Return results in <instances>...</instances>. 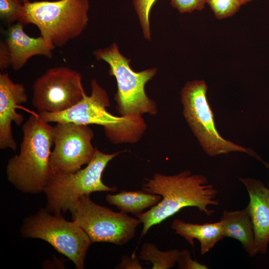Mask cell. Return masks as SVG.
<instances>
[{"label":"cell","instance_id":"6da1fadb","mask_svg":"<svg viewBox=\"0 0 269 269\" xmlns=\"http://www.w3.org/2000/svg\"><path fill=\"white\" fill-rule=\"evenodd\" d=\"M143 191L159 195L161 201L155 206L137 216L143 224L141 237L153 226L187 207L197 208L200 212L210 216L214 211L210 206L219 205L218 191L209 183L206 176L193 174L185 170L175 175L156 173L150 178H145Z\"/></svg>","mask_w":269,"mask_h":269},{"label":"cell","instance_id":"7a4b0ae2","mask_svg":"<svg viewBox=\"0 0 269 269\" xmlns=\"http://www.w3.org/2000/svg\"><path fill=\"white\" fill-rule=\"evenodd\" d=\"M22 131L20 152L9 159L6 176L18 190L39 193L43 192L53 174L50 165L54 144L53 127L39 114L32 115L22 125Z\"/></svg>","mask_w":269,"mask_h":269},{"label":"cell","instance_id":"3957f363","mask_svg":"<svg viewBox=\"0 0 269 269\" xmlns=\"http://www.w3.org/2000/svg\"><path fill=\"white\" fill-rule=\"evenodd\" d=\"M91 94L70 108L59 113L39 114L47 123H73L80 125L95 124L104 127L105 134L113 143L136 142L146 130L141 116H115L108 112L110 106L107 91L98 82L91 83Z\"/></svg>","mask_w":269,"mask_h":269},{"label":"cell","instance_id":"277c9868","mask_svg":"<svg viewBox=\"0 0 269 269\" xmlns=\"http://www.w3.org/2000/svg\"><path fill=\"white\" fill-rule=\"evenodd\" d=\"M89 0L29 1L23 4L18 21L33 24L40 35L56 47L80 35L89 21Z\"/></svg>","mask_w":269,"mask_h":269},{"label":"cell","instance_id":"5b68a950","mask_svg":"<svg viewBox=\"0 0 269 269\" xmlns=\"http://www.w3.org/2000/svg\"><path fill=\"white\" fill-rule=\"evenodd\" d=\"M120 152L105 153L97 148L86 167L73 173H55L43 192L46 194V209L54 214L72 213L79 198L95 192H115L116 186L110 187L102 181L103 172L108 163Z\"/></svg>","mask_w":269,"mask_h":269},{"label":"cell","instance_id":"8992f818","mask_svg":"<svg viewBox=\"0 0 269 269\" xmlns=\"http://www.w3.org/2000/svg\"><path fill=\"white\" fill-rule=\"evenodd\" d=\"M98 60H103L109 65V74L117 81L118 90L115 99L116 109L121 116H142L147 113L150 115L157 112L154 101L146 95L144 87L157 73L155 68L140 72L131 68L130 59L123 55L116 42L104 48L93 51Z\"/></svg>","mask_w":269,"mask_h":269},{"label":"cell","instance_id":"52a82bcc","mask_svg":"<svg viewBox=\"0 0 269 269\" xmlns=\"http://www.w3.org/2000/svg\"><path fill=\"white\" fill-rule=\"evenodd\" d=\"M207 88L204 80H195L186 82L181 90L183 116L203 150L210 156L245 152L262 161L251 149L226 140L218 133L207 99Z\"/></svg>","mask_w":269,"mask_h":269},{"label":"cell","instance_id":"ba28073f","mask_svg":"<svg viewBox=\"0 0 269 269\" xmlns=\"http://www.w3.org/2000/svg\"><path fill=\"white\" fill-rule=\"evenodd\" d=\"M20 232L25 238L47 242L70 260L76 269L84 268L87 253L92 242L74 221H67L61 215H52L42 208L24 219Z\"/></svg>","mask_w":269,"mask_h":269},{"label":"cell","instance_id":"9c48e42d","mask_svg":"<svg viewBox=\"0 0 269 269\" xmlns=\"http://www.w3.org/2000/svg\"><path fill=\"white\" fill-rule=\"evenodd\" d=\"M71 214L73 221L85 231L92 243L107 242L123 246L135 236L136 228L141 223L138 218L96 204L90 195L81 197Z\"/></svg>","mask_w":269,"mask_h":269},{"label":"cell","instance_id":"30bf717a","mask_svg":"<svg viewBox=\"0 0 269 269\" xmlns=\"http://www.w3.org/2000/svg\"><path fill=\"white\" fill-rule=\"evenodd\" d=\"M85 94L81 74L59 66L48 69L34 81L31 103L38 114L59 113L79 102Z\"/></svg>","mask_w":269,"mask_h":269},{"label":"cell","instance_id":"8fae6325","mask_svg":"<svg viewBox=\"0 0 269 269\" xmlns=\"http://www.w3.org/2000/svg\"><path fill=\"white\" fill-rule=\"evenodd\" d=\"M54 147L50 157L53 173H73L88 164L96 151L93 131L88 125L57 123L53 127Z\"/></svg>","mask_w":269,"mask_h":269},{"label":"cell","instance_id":"7c38bea8","mask_svg":"<svg viewBox=\"0 0 269 269\" xmlns=\"http://www.w3.org/2000/svg\"><path fill=\"white\" fill-rule=\"evenodd\" d=\"M28 96L24 86L14 83L7 73L0 74V148L15 151L17 144L12 136L11 123L20 126L24 117L16 112L21 104L26 103Z\"/></svg>","mask_w":269,"mask_h":269},{"label":"cell","instance_id":"4fadbf2b","mask_svg":"<svg viewBox=\"0 0 269 269\" xmlns=\"http://www.w3.org/2000/svg\"><path fill=\"white\" fill-rule=\"evenodd\" d=\"M249 196L247 206L253 225L259 253L266 254L269 244V189L260 180L239 178Z\"/></svg>","mask_w":269,"mask_h":269},{"label":"cell","instance_id":"5bb4252c","mask_svg":"<svg viewBox=\"0 0 269 269\" xmlns=\"http://www.w3.org/2000/svg\"><path fill=\"white\" fill-rule=\"evenodd\" d=\"M23 25L17 21L9 25L5 32V42L11 55V66L16 71L21 69L33 56L51 58L55 48L41 35L36 38L28 36L24 31Z\"/></svg>","mask_w":269,"mask_h":269},{"label":"cell","instance_id":"9a60e30c","mask_svg":"<svg viewBox=\"0 0 269 269\" xmlns=\"http://www.w3.org/2000/svg\"><path fill=\"white\" fill-rule=\"evenodd\" d=\"M220 221L223 227L225 237L239 241L250 257L258 253L253 225L247 206L242 210L224 211Z\"/></svg>","mask_w":269,"mask_h":269},{"label":"cell","instance_id":"2e32d148","mask_svg":"<svg viewBox=\"0 0 269 269\" xmlns=\"http://www.w3.org/2000/svg\"><path fill=\"white\" fill-rule=\"evenodd\" d=\"M171 228L192 246L194 245V239L198 240L202 255L209 252L225 237L223 227L220 221L199 224L175 219L172 222Z\"/></svg>","mask_w":269,"mask_h":269},{"label":"cell","instance_id":"e0dca14e","mask_svg":"<svg viewBox=\"0 0 269 269\" xmlns=\"http://www.w3.org/2000/svg\"><path fill=\"white\" fill-rule=\"evenodd\" d=\"M160 195L142 191H121L116 194H107L106 201L115 206L122 212L131 213L137 216L148 208H151L161 200Z\"/></svg>","mask_w":269,"mask_h":269},{"label":"cell","instance_id":"ac0fdd59","mask_svg":"<svg viewBox=\"0 0 269 269\" xmlns=\"http://www.w3.org/2000/svg\"><path fill=\"white\" fill-rule=\"evenodd\" d=\"M180 252L176 249L162 251L153 244L147 242L142 245L138 257L151 263L152 269H168L175 266Z\"/></svg>","mask_w":269,"mask_h":269},{"label":"cell","instance_id":"d6986e66","mask_svg":"<svg viewBox=\"0 0 269 269\" xmlns=\"http://www.w3.org/2000/svg\"><path fill=\"white\" fill-rule=\"evenodd\" d=\"M156 0H133V4L141 28L144 38L151 40L149 14Z\"/></svg>","mask_w":269,"mask_h":269},{"label":"cell","instance_id":"ffe728a7","mask_svg":"<svg viewBox=\"0 0 269 269\" xmlns=\"http://www.w3.org/2000/svg\"><path fill=\"white\" fill-rule=\"evenodd\" d=\"M217 19H224L235 14L242 5L239 0H205Z\"/></svg>","mask_w":269,"mask_h":269},{"label":"cell","instance_id":"44dd1931","mask_svg":"<svg viewBox=\"0 0 269 269\" xmlns=\"http://www.w3.org/2000/svg\"><path fill=\"white\" fill-rule=\"evenodd\" d=\"M23 4L16 0H0V17L5 22L11 25L19 19Z\"/></svg>","mask_w":269,"mask_h":269},{"label":"cell","instance_id":"7402d4cb","mask_svg":"<svg viewBox=\"0 0 269 269\" xmlns=\"http://www.w3.org/2000/svg\"><path fill=\"white\" fill-rule=\"evenodd\" d=\"M205 0H171V6L181 13H190L204 8Z\"/></svg>","mask_w":269,"mask_h":269},{"label":"cell","instance_id":"603a6c76","mask_svg":"<svg viewBox=\"0 0 269 269\" xmlns=\"http://www.w3.org/2000/svg\"><path fill=\"white\" fill-rule=\"evenodd\" d=\"M176 264L180 269H208L205 265L193 260L191 258L190 251L187 249H184L180 252Z\"/></svg>","mask_w":269,"mask_h":269},{"label":"cell","instance_id":"cb8c5ba5","mask_svg":"<svg viewBox=\"0 0 269 269\" xmlns=\"http://www.w3.org/2000/svg\"><path fill=\"white\" fill-rule=\"evenodd\" d=\"M138 257L135 255L131 257L124 256L121 259V263L116 266V268L119 269H142V265L139 261Z\"/></svg>","mask_w":269,"mask_h":269},{"label":"cell","instance_id":"d4e9b609","mask_svg":"<svg viewBox=\"0 0 269 269\" xmlns=\"http://www.w3.org/2000/svg\"><path fill=\"white\" fill-rule=\"evenodd\" d=\"M11 66V55L6 42L0 43V69L3 71Z\"/></svg>","mask_w":269,"mask_h":269},{"label":"cell","instance_id":"484cf974","mask_svg":"<svg viewBox=\"0 0 269 269\" xmlns=\"http://www.w3.org/2000/svg\"><path fill=\"white\" fill-rule=\"evenodd\" d=\"M252 0H239L241 5H244Z\"/></svg>","mask_w":269,"mask_h":269},{"label":"cell","instance_id":"4316f807","mask_svg":"<svg viewBox=\"0 0 269 269\" xmlns=\"http://www.w3.org/2000/svg\"><path fill=\"white\" fill-rule=\"evenodd\" d=\"M16 0L18 1V2H19L20 3H21V4H24L26 2L29 1V0Z\"/></svg>","mask_w":269,"mask_h":269},{"label":"cell","instance_id":"83f0119b","mask_svg":"<svg viewBox=\"0 0 269 269\" xmlns=\"http://www.w3.org/2000/svg\"><path fill=\"white\" fill-rule=\"evenodd\" d=\"M268 188H269V187Z\"/></svg>","mask_w":269,"mask_h":269}]
</instances>
